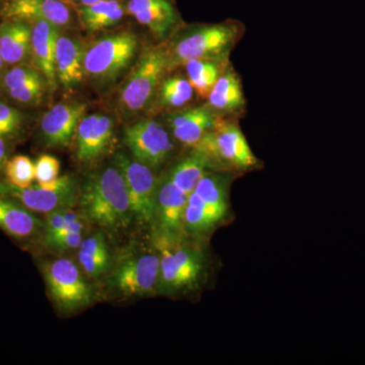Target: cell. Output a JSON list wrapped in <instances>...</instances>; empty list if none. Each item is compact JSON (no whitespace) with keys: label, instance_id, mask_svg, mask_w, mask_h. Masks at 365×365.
<instances>
[{"label":"cell","instance_id":"obj_33","mask_svg":"<svg viewBox=\"0 0 365 365\" xmlns=\"http://www.w3.org/2000/svg\"><path fill=\"white\" fill-rule=\"evenodd\" d=\"M60 163L56 158L43 155L35 163V181L38 184H46L59 177Z\"/></svg>","mask_w":365,"mask_h":365},{"label":"cell","instance_id":"obj_29","mask_svg":"<svg viewBox=\"0 0 365 365\" xmlns=\"http://www.w3.org/2000/svg\"><path fill=\"white\" fill-rule=\"evenodd\" d=\"M48 86L47 81L42 74L18 88L1 91L0 97L19 108L35 107L44 98Z\"/></svg>","mask_w":365,"mask_h":365},{"label":"cell","instance_id":"obj_38","mask_svg":"<svg viewBox=\"0 0 365 365\" xmlns=\"http://www.w3.org/2000/svg\"><path fill=\"white\" fill-rule=\"evenodd\" d=\"M11 1V0H0V4H4V2Z\"/></svg>","mask_w":365,"mask_h":365},{"label":"cell","instance_id":"obj_30","mask_svg":"<svg viewBox=\"0 0 365 365\" xmlns=\"http://www.w3.org/2000/svg\"><path fill=\"white\" fill-rule=\"evenodd\" d=\"M30 123V117L21 108L0 97V137L16 140L24 135Z\"/></svg>","mask_w":365,"mask_h":365},{"label":"cell","instance_id":"obj_22","mask_svg":"<svg viewBox=\"0 0 365 365\" xmlns=\"http://www.w3.org/2000/svg\"><path fill=\"white\" fill-rule=\"evenodd\" d=\"M32 26L26 21H0V55L7 67L31 64Z\"/></svg>","mask_w":365,"mask_h":365},{"label":"cell","instance_id":"obj_12","mask_svg":"<svg viewBox=\"0 0 365 365\" xmlns=\"http://www.w3.org/2000/svg\"><path fill=\"white\" fill-rule=\"evenodd\" d=\"M115 122L104 113L85 115L76 133V158L79 162L90 163L100 160L113 143Z\"/></svg>","mask_w":365,"mask_h":365},{"label":"cell","instance_id":"obj_11","mask_svg":"<svg viewBox=\"0 0 365 365\" xmlns=\"http://www.w3.org/2000/svg\"><path fill=\"white\" fill-rule=\"evenodd\" d=\"M162 252L158 287L163 294H173L191 287L202 272V255L190 248L169 249Z\"/></svg>","mask_w":365,"mask_h":365},{"label":"cell","instance_id":"obj_34","mask_svg":"<svg viewBox=\"0 0 365 365\" xmlns=\"http://www.w3.org/2000/svg\"><path fill=\"white\" fill-rule=\"evenodd\" d=\"M11 141L0 137V172L4 170L7 160H9Z\"/></svg>","mask_w":365,"mask_h":365},{"label":"cell","instance_id":"obj_25","mask_svg":"<svg viewBox=\"0 0 365 365\" xmlns=\"http://www.w3.org/2000/svg\"><path fill=\"white\" fill-rule=\"evenodd\" d=\"M215 172L207 158L200 151L193 148L189 155L182 158L170 170L165 176L184 191L190 194L194 191L197 184L208 173Z\"/></svg>","mask_w":365,"mask_h":365},{"label":"cell","instance_id":"obj_31","mask_svg":"<svg viewBox=\"0 0 365 365\" xmlns=\"http://www.w3.org/2000/svg\"><path fill=\"white\" fill-rule=\"evenodd\" d=\"M86 223L83 218L72 223L58 234L42 239L43 246L49 251L66 253L71 250L78 249L85 239Z\"/></svg>","mask_w":365,"mask_h":365},{"label":"cell","instance_id":"obj_5","mask_svg":"<svg viewBox=\"0 0 365 365\" xmlns=\"http://www.w3.org/2000/svg\"><path fill=\"white\" fill-rule=\"evenodd\" d=\"M168 73L169 54L165 43L145 48L120 88L118 102L126 112L143 111L153 104Z\"/></svg>","mask_w":365,"mask_h":365},{"label":"cell","instance_id":"obj_15","mask_svg":"<svg viewBox=\"0 0 365 365\" xmlns=\"http://www.w3.org/2000/svg\"><path fill=\"white\" fill-rule=\"evenodd\" d=\"M86 112V105L78 102L59 103L46 112L40 121V135L46 145H69Z\"/></svg>","mask_w":365,"mask_h":365},{"label":"cell","instance_id":"obj_3","mask_svg":"<svg viewBox=\"0 0 365 365\" xmlns=\"http://www.w3.org/2000/svg\"><path fill=\"white\" fill-rule=\"evenodd\" d=\"M139 48L140 41L130 30L116 31L86 44V78L101 86L114 83L134 63Z\"/></svg>","mask_w":365,"mask_h":365},{"label":"cell","instance_id":"obj_7","mask_svg":"<svg viewBox=\"0 0 365 365\" xmlns=\"http://www.w3.org/2000/svg\"><path fill=\"white\" fill-rule=\"evenodd\" d=\"M0 196L18 201L35 213H49L59 209L72 207L78 199L74 180L62 176L46 184H36L26 188L14 186L6 180H0Z\"/></svg>","mask_w":365,"mask_h":365},{"label":"cell","instance_id":"obj_2","mask_svg":"<svg viewBox=\"0 0 365 365\" xmlns=\"http://www.w3.org/2000/svg\"><path fill=\"white\" fill-rule=\"evenodd\" d=\"M79 203L81 215L101 227H126L133 215L124 178L115 165L86 178Z\"/></svg>","mask_w":365,"mask_h":365},{"label":"cell","instance_id":"obj_19","mask_svg":"<svg viewBox=\"0 0 365 365\" xmlns=\"http://www.w3.org/2000/svg\"><path fill=\"white\" fill-rule=\"evenodd\" d=\"M189 196L167 176L158 182L155 220L168 239L177 237L185 230V209Z\"/></svg>","mask_w":365,"mask_h":365},{"label":"cell","instance_id":"obj_24","mask_svg":"<svg viewBox=\"0 0 365 365\" xmlns=\"http://www.w3.org/2000/svg\"><path fill=\"white\" fill-rule=\"evenodd\" d=\"M76 11L88 32H98L123 20L126 7L123 0H104L90 6H76Z\"/></svg>","mask_w":365,"mask_h":365},{"label":"cell","instance_id":"obj_9","mask_svg":"<svg viewBox=\"0 0 365 365\" xmlns=\"http://www.w3.org/2000/svg\"><path fill=\"white\" fill-rule=\"evenodd\" d=\"M123 139L134 158L150 169L160 168L174 151L169 131L157 120L144 119L129 125Z\"/></svg>","mask_w":365,"mask_h":365},{"label":"cell","instance_id":"obj_26","mask_svg":"<svg viewBox=\"0 0 365 365\" xmlns=\"http://www.w3.org/2000/svg\"><path fill=\"white\" fill-rule=\"evenodd\" d=\"M230 60L195 59L182 66L192 88L199 98L205 100Z\"/></svg>","mask_w":365,"mask_h":365},{"label":"cell","instance_id":"obj_8","mask_svg":"<svg viewBox=\"0 0 365 365\" xmlns=\"http://www.w3.org/2000/svg\"><path fill=\"white\" fill-rule=\"evenodd\" d=\"M43 274L48 292L62 311L76 312L91 304V288L73 261L60 258L47 262Z\"/></svg>","mask_w":365,"mask_h":365},{"label":"cell","instance_id":"obj_32","mask_svg":"<svg viewBox=\"0 0 365 365\" xmlns=\"http://www.w3.org/2000/svg\"><path fill=\"white\" fill-rule=\"evenodd\" d=\"M4 174L6 181L14 186L26 188L35 181V163L26 155H14L7 160Z\"/></svg>","mask_w":365,"mask_h":365},{"label":"cell","instance_id":"obj_1","mask_svg":"<svg viewBox=\"0 0 365 365\" xmlns=\"http://www.w3.org/2000/svg\"><path fill=\"white\" fill-rule=\"evenodd\" d=\"M245 26L241 21L182 26L167 45L170 72L195 59L230 60V53L241 41Z\"/></svg>","mask_w":365,"mask_h":365},{"label":"cell","instance_id":"obj_27","mask_svg":"<svg viewBox=\"0 0 365 365\" xmlns=\"http://www.w3.org/2000/svg\"><path fill=\"white\" fill-rule=\"evenodd\" d=\"M79 265L88 276L95 279L107 273L110 266V254L104 235L98 232L85 237L78 247Z\"/></svg>","mask_w":365,"mask_h":365},{"label":"cell","instance_id":"obj_17","mask_svg":"<svg viewBox=\"0 0 365 365\" xmlns=\"http://www.w3.org/2000/svg\"><path fill=\"white\" fill-rule=\"evenodd\" d=\"M205 101L206 107L223 119H239L245 114L247 101L244 86L232 63L220 74Z\"/></svg>","mask_w":365,"mask_h":365},{"label":"cell","instance_id":"obj_6","mask_svg":"<svg viewBox=\"0 0 365 365\" xmlns=\"http://www.w3.org/2000/svg\"><path fill=\"white\" fill-rule=\"evenodd\" d=\"M230 174L210 172L198 182L185 209V230L192 234H203L222 222L228 210Z\"/></svg>","mask_w":365,"mask_h":365},{"label":"cell","instance_id":"obj_4","mask_svg":"<svg viewBox=\"0 0 365 365\" xmlns=\"http://www.w3.org/2000/svg\"><path fill=\"white\" fill-rule=\"evenodd\" d=\"M193 148L207 158L215 172H248L260 167V160L242 131L239 119L220 120Z\"/></svg>","mask_w":365,"mask_h":365},{"label":"cell","instance_id":"obj_35","mask_svg":"<svg viewBox=\"0 0 365 365\" xmlns=\"http://www.w3.org/2000/svg\"><path fill=\"white\" fill-rule=\"evenodd\" d=\"M104 1V0H74L73 4L76 6H90V4H97V2Z\"/></svg>","mask_w":365,"mask_h":365},{"label":"cell","instance_id":"obj_21","mask_svg":"<svg viewBox=\"0 0 365 365\" xmlns=\"http://www.w3.org/2000/svg\"><path fill=\"white\" fill-rule=\"evenodd\" d=\"M30 24L32 26L31 64L45 76L49 88H54L57 81L55 49L62 29L45 21H34Z\"/></svg>","mask_w":365,"mask_h":365},{"label":"cell","instance_id":"obj_18","mask_svg":"<svg viewBox=\"0 0 365 365\" xmlns=\"http://www.w3.org/2000/svg\"><path fill=\"white\" fill-rule=\"evenodd\" d=\"M222 119L203 104L170 113L167 122L175 140L193 148Z\"/></svg>","mask_w":365,"mask_h":365},{"label":"cell","instance_id":"obj_14","mask_svg":"<svg viewBox=\"0 0 365 365\" xmlns=\"http://www.w3.org/2000/svg\"><path fill=\"white\" fill-rule=\"evenodd\" d=\"M125 7L126 14L162 41L170 39L182 26L173 0H127Z\"/></svg>","mask_w":365,"mask_h":365},{"label":"cell","instance_id":"obj_28","mask_svg":"<svg viewBox=\"0 0 365 365\" xmlns=\"http://www.w3.org/2000/svg\"><path fill=\"white\" fill-rule=\"evenodd\" d=\"M195 95L188 78L165 76L155 95V104L158 110L176 112L188 107Z\"/></svg>","mask_w":365,"mask_h":365},{"label":"cell","instance_id":"obj_10","mask_svg":"<svg viewBox=\"0 0 365 365\" xmlns=\"http://www.w3.org/2000/svg\"><path fill=\"white\" fill-rule=\"evenodd\" d=\"M115 165L121 172L130 199L132 213L143 223L155 220L158 181L153 169L124 153H117Z\"/></svg>","mask_w":365,"mask_h":365},{"label":"cell","instance_id":"obj_23","mask_svg":"<svg viewBox=\"0 0 365 365\" xmlns=\"http://www.w3.org/2000/svg\"><path fill=\"white\" fill-rule=\"evenodd\" d=\"M44 223L18 201L0 196V230L18 241H28L43 230Z\"/></svg>","mask_w":365,"mask_h":365},{"label":"cell","instance_id":"obj_16","mask_svg":"<svg viewBox=\"0 0 365 365\" xmlns=\"http://www.w3.org/2000/svg\"><path fill=\"white\" fill-rule=\"evenodd\" d=\"M0 19L45 21L63 29L71 25L72 14L69 4L62 0H11L0 4Z\"/></svg>","mask_w":365,"mask_h":365},{"label":"cell","instance_id":"obj_13","mask_svg":"<svg viewBox=\"0 0 365 365\" xmlns=\"http://www.w3.org/2000/svg\"><path fill=\"white\" fill-rule=\"evenodd\" d=\"M160 269L158 255L144 254L127 259L115 270L113 283L120 292L128 297L146 294L157 287Z\"/></svg>","mask_w":365,"mask_h":365},{"label":"cell","instance_id":"obj_20","mask_svg":"<svg viewBox=\"0 0 365 365\" xmlns=\"http://www.w3.org/2000/svg\"><path fill=\"white\" fill-rule=\"evenodd\" d=\"M85 41L78 36L59 33L55 49V71L57 81L67 90L76 88L86 78Z\"/></svg>","mask_w":365,"mask_h":365},{"label":"cell","instance_id":"obj_37","mask_svg":"<svg viewBox=\"0 0 365 365\" xmlns=\"http://www.w3.org/2000/svg\"><path fill=\"white\" fill-rule=\"evenodd\" d=\"M62 1L66 2V4H73L74 0H62Z\"/></svg>","mask_w":365,"mask_h":365},{"label":"cell","instance_id":"obj_36","mask_svg":"<svg viewBox=\"0 0 365 365\" xmlns=\"http://www.w3.org/2000/svg\"><path fill=\"white\" fill-rule=\"evenodd\" d=\"M7 66L0 55V85H1L2 78H4V72H6Z\"/></svg>","mask_w":365,"mask_h":365}]
</instances>
